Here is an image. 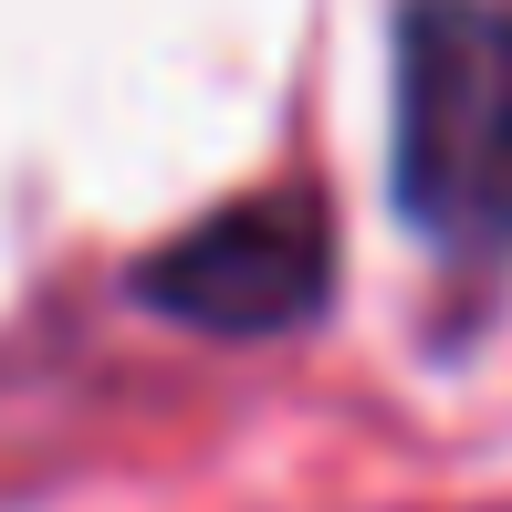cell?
<instances>
[{
	"mask_svg": "<svg viewBox=\"0 0 512 512\" xmlns=\"http://www.w3.org/2000/svg\"><path fill=\"white\" fill-rule=\"evenodd\" d=\"M387 199L439 262H512V0H398Z\"/></svg>",
	"mask_w": 512,
	"mask_h": 512,
	"instance_id": "1",
	"label": "cell"
},
{
	"mask_svg": "<svg viewBox=\"0 0 512 512\" xmlns=\"http://www.w3.org/2000/svg\"><path fill=\"white\" fill-rule=\"evenodd\" d=\"M324 293H335V241L304 189L230 199L136 262V304L189 335H293L324 314Z\"/></svg>",
	"mask_w": 512,
	"mask_h": 512,
	"instance_id": "2",
	"label": "cell"
}]
</instances>
